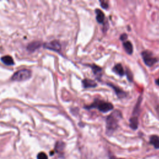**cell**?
Segmentation results:
<instances>
[{
	"instance_id": "5",
	"label": "cell",
	"mask_w": 159,
	"mask_h": 159,
	"mask_svg": "<svg viewBox=\"0 0 159 159\" xmlns=\"http://www.w3.org/2000/svg\"><path fill=\"white\" fill-rule=\"evenodd\" d=\"M44 47L47 48V49H49L50 50H55L57 52L60 51L61 49L60 44L58 41H57V40H53V41H52L50 42L47 43L44 45Z\"/></svg>"
},
{
	"instance_id": "17",
	"label": "cell",
	"mask_w": 159,
	"mask_h": 159,
	"mask_svg": "<svg viewBox=\"0 0 159 159\" xmlns=\"http://www.w3.org/2000/svg\"><path fill=\"white\" fill-rule=\"evenodd\" d=\"M37 158L38 159H48V157H47V155L44 152H40L39 154H38Z\"/></svg>"
},
{
	"instance_id": "19",
	"label": "cell",
	"mask_w": 159,
	"mask_h": 159,
	"mask_svg": "<svg viewBox=\"0 0 159 159\" xmlns=\"http://www.w3.org/2000/svg\"><path fill=\"white\" fill-rule=\"evenodd\" d=\"M100 3H101V6L103 8L107 9L108 8V3H107V2L100 1Z\"/></svg>"
},
{
	"instance_id": "10",
	"label": "cell",
	"mask_w": 159,
	"mask_h": 159,
	"mask_svg": "<svg viewBox=\"0 0 159 159\" xmlns=\"http://www.w3.org/2000/svg\"><path fill=\"white\" fill-rule=\"evenodd\" d=\"M123 46L124 49L125 50L126 52L129 54V55H131L133 52V47L132 44L131 43V42L129 41H126L123 43Z\"/></svg>"
},
{
	"instance_id": "15",
	"label": "cell",
	"mask_w": 159,
	"mask_h": 159,
	"mask_svg": "<svg viewBox=\"0 0 159 159\" xmlns=\"http://www.w3.org/2000/svg\"><path fill=\"white\" fill-rule=\"evenodd\" d=\"M39 46H40V43L38 42H32L31 44H29L28 49L29 50L34 51L36 49H38Z\"/></svg>"
},
{
	"instance_id": "14",
	"label": "cell",
	"mask_w": 159,
	"mask_h": 159,
	"mask_svg": "<svg viewBox=\"0 0 159 159\" xmlns=\"http://www.w3.org/2000/svg\"><path fill=\"white\" fill-rule=\"evenodd\" d=\"M65 144L63 142H57L55 145V151L58 153L62 152L63 150H64Z\"/></svg>"
},
{
	"instance_id": "20",
	"label": "cell",
	"mask_w": 159,
	"mask_h": 159,
	"mask_svg": "<svg viewBox=\"0 0 159 159\" xmlns=\"http://www.w3.org/2000/svg\"><path fill=\"white\" fill-rule=\"evenodd\" d=\"M127 38V34H122L120 37V39L121 40H126Z\"/></svg>"
},
{
	"instance_id": "3",
	"label": "cell",
	"mask_w": 159,
	"mask_h": 159,
	"mask_svg": "<svg viewBox=\"0 0 159 159\" xmlns=\"http://www.w3.org/2000/svg\"><path fill=\"white\" fill-rule=\"evenodd\" d=\"M31 76V72L30 70L27 69L21 70L19 71H17L13 75L11 79L13 81H20L26 80L29 78H30Z\"/></svg>"
},
{
	"instance_id": "11",
	"label": "cell",
	"mask_w": 159,
	"mask_h": 159,
	"mask_svg": "<svg viewBox=\"0 0 159 159\" xmlns=\"http://www.w3.org/2000/svg\"><path fill=\"white\" fill-rule=\"evenodd\" d=\"M1 61L6 65H13L14 64L13 58L9 56V55H6V56L3 57L1 58Z\"/></svg>"
},
{
	"instance_id": "2",
	"label": "cell",
	"mask_w": 159,
	"mask_h": 159,
	"mask_svg": "<svg viewBox=\"0 0 159 159\" xmlns=\"http://www.w3.org/2000/svg\"><path fill=\"white\" fill-rule=\"evenodd\" d=\"M86 108H98L102 113H107L111 111L114 108V106L110 103L97 100L90 106L86 107Z\"/></svg>"
},
{
	"instance_id": "16",
	"label": "cell",
	"mask_w": 159,
	"mask_h": 159,
	"mask_svg": "<svg viewBox=\"0 0 159 159\" xmlns=\"http://www.w3.org/2000/svg\"><path fill=\"white\" fill-rule=\"evenodd\" d=\"M90 66L92 68V70H93V72H94L95 74H99L102 71V68L97 65H90Z\"/></svg>"
},
{
	"instance_id": "22",
	"label": "cell",
	"mask_w": 159,
	"mask_h": 159,
	"mask_svg": "<svg viewBox=\"0 0 159 159\" xmlns=\"http://www.w3.org/2000/svg\"><path fill=\"white\" fill-rule=\"evenodd\" d=\"M155 83H156V84L157 85L159 86V78L156 80V81H155Z\"/></svg>"
},
{
	"instance_id": "8",
	"label": "cell",
	"mask_w": 159,
	"mask_h": 159,
	"mask_svg": "<svg viewBox=\"0 0 159 159\" xmlns=\"http://www.w3.org/2000/svg\"><path fill=\"white\" fill-rule=\"evenodd\" d=\"M113 70L114 72H115L116 74L119 75V76H123L124 75V70L123 69V66H122V65L120 64H116L115 66H114Z\"/></svg>"
},
{
	"instance_id": "18",
	"label": "cell",
	"mask_w": 159,
	"mask_h": 159,
	"mask_svg": "<svg viewBox=\"0 0 159 159\" xmlns=\"http://www.w3.org/2000/svg\"><path fill=\"white\" fill-rule=\"evenodd\" d=\"M126 74H127V78L129 79V80L130 81V82H132V80H133L132 73L129 69H127L126 70Z\"/></svg>"
},
{
	"instance_id": "13",
	"label": "cell",
	"mask_w": 159,
	"mask_h": 159,
	"mask_svg": "<svg viewBox=\"0 0 159 159\" xmlns=\"http://www.w3.org/2000/svg\"><path fill=\"white\" fill-rule=\"evenodd\" d=\"M150 143L154 145L155 149H159V138L157 136H152L150 138Z\"/></svg>"
},
{
	"instance_id": "21",
	"label": "cell",
	"mask_w": 159,
	"mask_h": 159,
	"mask_svg": "<svg viewBox=\"0 0 159 159\" xmlns=\"http://www.w3.org/2000/svg\"><path fill=\"white\" fill-rule=\"evenodd\" d=\"M109 159H123V158H116L114 156H111L109 157Z\"/></svg>"
},
{
	"instance_id": "6",
	"label": "cell",
	"mask_w": 159,
	"mask_h": 159,
	"mask_svg": "<svg viewBox=\"0 0 159 159\" xmlns=\"http://www.w3.org/2000/svg\"><path fill=\"white\" fill-rule=\"evenodd\" d=\"M83 86L85 88H94L97 86V84L95 81L91 80L90 79H85L82 81Z\"/></svg>"
},
{
	"instance_id": "9",
	"label": "cell",
	"mask_w": 159,
	"mask_h": 159,
	"mask_svg": "<svg viewBox=\"0 0 159 159\" xmlns=\"http://www.w3.org/2000/svg\"><path fill=\"white\" fill-rule=\"evenodd\" d=\"M95 13L97 14V20L99 23H103L105 20V14L100 9H97L95 10Z\"/></svg>"
},
{
	"instance_id": "7",
	"label": "cell",
	"mask_w": 159,
	"mask_h": 159,
	"mask_svg": "<svg viewBox=\"0 0 159 159\" xmlns=\"http://www.w3.org/2000/svg\"><path fill=\"white\" fill-rule=\"evenodd\" d=\"M108 85H109L110 87H111L114 90V91H116V95L117 96V97L119 98H124L125 96H126V94H125V93L124 91H123V90H121V89H119V88H117L115 86H114L113 84H108Z\"/></svg>"
},
{
	"instance_id": "1",
	"label": "cell",
	"mask_w": 159,
	"mask_h": 159,
	"mask_svg": "<svg viewBox=\"0 0 159 159\" xmlns=\"http://www.w3.org/2000/svg\"><path fill=\"white\" fill-rule=\"evenodd\" d=\"M122 114L120 111L116 110L106 118V129L108 134H112L118 126V122L121 119Z\"/></svg>"
},
{
	"instance_id": "12",
	"label": "cell",
	"mask_w": 159,
	"mask_h": 159,
	"mask_svg": "<svg viewBox=\"0 0 159 159\" xmlns=\"http://www.w3.org/2000/svg\"><path fill=\"white\" fill-rule=\"evenodd\" d=\"M138 124H139V121H138V118L136 116L132 117L130 119V127L136 130L138 127Z\"/></svg>"
},
{
	"instance_id": "4",
	"label": "cell",
	"mask_w": 159,
	"mask_h": 159,
	"mask_svg": "<svg viewBox=\"0 0 159 159\" xmlns=\"http://www.w3.org/2000/svg\"><path fill=\"white\" fill-rule=\"evenodd\" d=\"M142 56L144 63H145L146 65L149 66H152L157 62V58L153 57L152 53L150 51H144L142 53Z\"/></svg>"
}]
</instances>
